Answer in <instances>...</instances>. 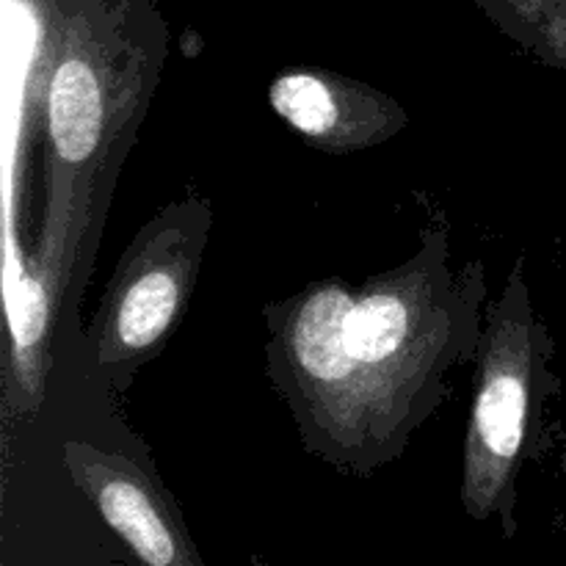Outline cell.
Segmentation results:
<instances>
[{"instance_id":"obj_1","label":"cell","mask_w":566,"mask_h":566,"mask_svg":"<svg viewBox=\"0 0 566 566\" xmlns=\"http://www.w3.org/2000/svg\"><path fill=\"white\" fill-rule=\"evenodd\" d=\"M484 263L448 269V235L429 230L415 258L354 291L343 340L370 412L376 453L387 464L446 398V376L479 357Z\"/></svg>"},{"instance_id":"obj_2","label":"cell","mask_w":566,"mask_h":566,"mask_svg":"<svg viewBox=\"0 0 566 566\" xmlns=\"http://www.w3.org/2000/svg\"><path fill=\"white\" fill-rule=\"evenodd\" d=\"M553 352V337L536 318L523 263H517L481 332L462 473L468 517L475 523L497 520L506 536H514L517 475L528 437L542 403L558 387Z\"/></svg>"},{"instance_id":"obj_3","label":"cell","mask_w":566,"mask_h":566,"mask_svg":"<svg viewBox=\"0 0 566 566\" xmlns=\"http://www.w3.org/2000/svg\"><path fill=\"white\" fill-rule=\"evenodd\" d=\"M354 291L321 280L265 307V363L313 457L357 475L381 468L368 401L343 340Z\"/></svg>"},{"instance_id":"obj_4","label":"cell","mask_w":566,"mask_h":566,"mask_svg":"<svg viewBox=\"0 0 566 566\" xmlns=\"http://www.w3.org/2000/svg\"><path fill=\"white\" fill-rule=\"evenodd\" d=\"M142 66L122 59L111 14L94 0L64 11L44 86L53 186L64 177L66 193L86 186L105 164L122 127L138 103Z\"/></svg>"},{"instance_id":"obj_5","label":"cell","mask_w":566,"mask_h":566,"mask_svg":"<svg viewBox=\"0 0 566 566\" xmlns=\"http://www.w3.org/2000/svg\"><path fill=\"white\" fill-rule=\"evenodd\" d=\"M210 221L208 199L188 197L138 230L94 318V368L136 370L164 348L197 285Z\"/></svg>"},{"instance_id":"obj_6","label":"cell","mask_w":566,"mask_h":566,"mask_svg":"<svg viewBox=\"0 0 566 566\" xmlns=\"http://www.w3.org/2000/svg\"><path fill=\"white\" fill-rule=\"evenodd\" d=\"M64 468L72 484L94 503L103 523L127 551L149 566H202L177 503L160 481L122 453L88 442H64Z\"/></svg>"},{"instance_id":"obj_7","label":"cell","mask_w":566,"mask_h":566,"mask_svg":"<svg viewBox=\"0 0 566 566\" xmlns=\"http://www.w3.org/2000/svg\"><path fill=\"white\" fill-rule=\"evenodd\" d=\"M269 105L291 130L332 155L379 147L409 125L396 97L329 70H287L271 81Z\"/></svg>"}]
</instances>
